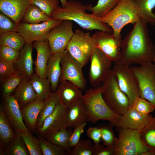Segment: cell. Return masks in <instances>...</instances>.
I'll return each instance as SVG.
<instances>
[{
    "instance_id": "f546056e",
    "label": "cell",
    "mask_w": 155,
    "mask_h": 155,
    "mask_svg": "<svg viewBox=\"0 0 155 155\" xmlns=\"http://www.w3.org/2000/svg\"><path fill=\"white\" fill-rule=\"evenodd\" d=\"M52 18L37 6L31 4L26 11L21 21L28 24H39Z\"/></svg>"
},
{
    "instance_id": "f907efd6",
    "label": "cell",
    "mask_w": 155,
    "mask_h": 155,
    "mask_svg": "<svg viewBox=\"0 0 155 155\" xmlns=\"http://www.w3.org/2000/svg\"><path fill=\"white\" fill-rule=\"evenodd\" d=\"M153 62H154L155 63V58H154V59Z\"/></svg>"
},
{
    "instance_id": "ab89813d",
    "label": "cell",
    "mask_w": 155,
    "mask_h": 155,
    "mask_svg": "<svg viewBox=\"0 0 155 155\" xmlns=\"http://www.w3.org/2000/svg\"><path fill=\"white\" fill-rule=\"evenodd\" d=\"M111 125H103L101 129V140L104 145L109 147H114L117 140L115 132Z\"/></svg>"
},
{
    "instance_id": "7dc6e473",
    "label": "cell",
    "mask_w": 155,
    "mask_h": 155,
    "mask_svg": "<svg viewBox=\"0 0 155 155\" xmlns=\"http://www.w3.org/2000/svg\"><path fill=\"white\" fill-rule=\"evenodd\" d=\"M88 137L94 142V145L100 144L101 140V129L100 127H90L87 131Z\"/></svg>"
},
{
    "instance_id": "cb8c5ba5",
    "label": "cell",
    "mask_w": 155,
    "mask_h": 155,
    "mask_svg": "<svg viewBox=\"0 0 155 155\" xmlns=\"http://www.w3.org/2000/svg\"><path fill=\"white\" fill-rule=\"evenodd\" d=\"M44 102V100L37 99L21 108L24 121L30 131L36 129L38 117Z\"/></svg>"
},
{
    "instance_id": "7a4b0ae2",
    "label": "cell",
    "mask_w": 155,
    "mask_h": 155,
    "mask_svg": "<svg viewBox=\"0 0 155 155\" xmlns=\"http://www.w3.org/2000/svg\"><path fill=\"white\" fill-rule=\"evenodd\" d=\"M86 6L78 1H67L63 7H59L51 18L61 20L74 22L83 29L106 31L113 33L112 28L103 22L100 18L86 12Z\"/></svg>"
},
{
    "instance_id": "d6986e66",
    "label": "cell",
    "mask_w": 155,
    "mask_h": 155,
    "mask_svg": "<svg viewBox=\"0 0 155 155\" xmlns=\"http://www.w3.org/2000/svg\"><path fill=\"white\" fill-rule=\"evenodd\" d=\"M32 44L26 43L20 51L19 57L14 63L15 68L24 79L30 80L34 73L32 51Z\"/></svg>"
},
{
    "instance_id": "4316f807",
    "label": "cell",
    "mask_w": 155,
    "mask_h": 155,
    "mask_svg": "<svg viewBox=\"0 0 155 155\" xmlns=\"http://www.w3.org/2000/svg\"><path fill=\"white\" fill-rule=\"evenodd\" d=\"M12 126L8 120L3 108L0 109V143L1 146L6 148L16 136Z\"/></svg>"
},
{
    "instance_id": "7c38bea8",
    "label": "cell",
    "mask_w": 155,
    "mask_h": 155,
    "mask_svg": "<svg viewBox=\"0 0 155 155\" xmlns=\"http://www.w3.org/2000/svg\"><path fill=\"white\" fill-rule=\"evenodd\" d=\"M89 78L94 88L100 86L111 69L112 61L99 49L96 48L90 59Z\"/></svg>"
},
{
    "instance_id": "e575fe53",
    "label": "cell",
    "mask_w": 155,
    "mask_h": 155,
    "mask_svg": "<svg viewBox=\"0 0 155 155\" xmlns=\"http://www.w3.org/2000/svg\"><path fill=\"white\" fill-rule=\"evenodd\" d=\"M3 154L8 155H30L23 139L17 134L6 147Z\"/></svg>"
},
{
    "instance_id": "603a6c76",
    "label": "cell",
    "mask_w": 155,
    "mask_h": 155,
    "mask_svg": "<svg viewBox=\"0 0 155 155\" xmlns=\"http://www.w3.org/2000/svg\"><path fill=\"white\" fill-rule=\"evenodd\" d=\"M66 120L69 128H75L88 121L82 98L67 107Z\"/></svg>"
},
{
    "instance_id": "7bdbcfd3",
    "label": "cell",
    "mask_w": 155,
    "mask_h": 155,
    "mask_svg": "<svg viewBox=\"0 0 155 155\" xmlns=\"http://www.w3.org/2000/svg\"><path fill=\"white\" fill-rule=\"evenodd\" d=\"M20 51L5 45H0V58L14 63L18 58Z\"/></svg>"
},
{
    "instance_id": "f6af8a7d",
    "label": "cell",
    "mask_w": 155,
    "mask_h": 155,
    "mask_svg": "<svg viewBox=\"0 0 155 155\" xmlns=\"http://www.w3.org/2000/svg\"><path fill=\"white\" fill-rule=\"evenodd\" d=\"M17 25L10 18L0 13V34L13 31Z\"/></svg>"
},
{
    "instance_id": "52a82bcc",
    "label": "cell",
    "mask_w": 155,
    "mask_h": 155,
    "mask_svg": "<svg viewBox=\"0 0 155 155\" xmlns=\"http://www.w3.org/2000/svg\"><path fill=\"white\" fill-rule=\"evenodd\" d=\"M96 48L89 32H84L81 30L76 29L66 50L83 67L90 60Z\"/></svg>"
},
{
    "instance_id": "9a60e30c",
    "label": "cell",
    "mask_w": 155,
    "mask_h": 155,
    "mask_svg": "<svg viewBox=\"0 0 155 155\" xmlns=\"http://www.w3.org/2000/svg\"><path fill=\"white\" fill-rule=\"evenodd\" d=\"M67 107L61 102L57 104L53 113L44 119L42 126L37 130L39 135L45 137L67 127Z\"/></svg>"
},
{
    "instance_id": "ac0fdd59",
    "label": "cell",
    "mask_w": 155,
    "mask_h": 155,
    "mask_svg": "<svg viewBox=\"0 0 155 155\" xmlns=\"http://www.w3.org/2000/svg\"><path fill=\"white\" fill-rule=\"evenodd\" d=\"M31 4L30 0H0V10L17 25Z\"/></svg>"
},
{
    "instance_id": "8d00e7d4",
    "label": "cell",
    "mask_w": 155,
    "mask_h": 155,
    "mask_svg": "<svg viewBox=\"0 0 155 155\" xmlns=\"http://www.w3.org/2000/svg\"><path fill=\"white\" fill-rule=\"evenodd\" d=\"M38 139L42 155H65L68 154L62 148L50 142L44 137L39 135Z\"/></svg>"
},
{
    "instance_id": "f35d334b",
    "label": "cell",
    "mask_w": 155,
    "mask_h": 155,
    "mask_svg": "<svg viewBox=\"0 0 155 155\" xmlns=\"http://www.w3.org/2000/svg\"><path fill=\"white\" fill-rule=\"evenodd\" d=\"M94 145L88 139H80L69 153L70 155H93Z\"/></svg>"
},
{
    "instance_id": "d6a6232c",
    "label": "cell",
    "mask_w": 155,
    "mask_h": 155,
    "mask_svg": "<svg viewBox=\"0 0 155 155\" xmlns=\"http://www.w3.org/2000/svg\"><path fill=\"white\" fill-rule=\"evenodd\" d=\"M121 0H98L94 6L91 4L86 5L87 10L91 12L95 16L101 18L113 9Z\"/></svg>"
},
{
    "instance_id": "74e56055",
    "label": "cell",
    "mask_w": 155,
    "mask_h": 155,
    "mask_svg": "<svg viewBox=\"0 0 155 155\" xmlns=\"http://www.w3.org/2000/svg\"><path fill=\"white\" fill-rule=\"evenodd\" d=\"M23 79L20 74L17 71L4 80L2 85L3 98L11 95Z\"/></svg>"
},
{
    "instance_id": "e0dca14e",
    "label": "cell",
    "mask_w": 155,
    "mask_h": 155,
    "mask_svg": "<svg viewBox=\"0 0 155 155\" xmlns=\"http://www.w3.org/2000/svg\"><path fill=\"white\" fill-rule=\"evenodd\" d=\"M3 109L5 115L15 131H22L31 134L24 121L21 108L13 95L4 98Z\"/></svg>"
},
{
    "instance_id": "3957f363",
    "label": "cell",
    "mask_w": 155,
    "mask_h": 155,
    "mask_svg": "<svg viewBox=\"0 0 155 155\" xmlns=\"http://www.w3.org/2000/svg\"><path fill=\"white\" fill-rule=\"evenodd\" d=\"M139 12V9L133 0H121L113 9L100 19L112 28L114 36L121 45L122 29L126 25L134 24L140 19Z\"/></svg>"
},
{
    "instance_id": "816d5d0a",
    "label": "cell",
    "mask_w": 155,
    "mask_h": 155,
    "mask_svg": "<svg viewBox=\"0 0 155 155\" xmlns=\"http://www.w3.org/2000/svg\"><path fill=\"white\" fill-rule=\"evenodd\" d=\"M154 64V66L155 67V64Z\"/></svg>"
},
{
    "instance_id": "6da1fadb",
    "label": "cell",
    "mask_w": 155,
    "mask_h": 155,
    "mask_svg": "<svg viewBox=\"0 0 155 155\" xmlns=\"http://www.w3.org/2000/svg\"><path fill=\"white\" fill-rule=\"evenodd\" d=\"M147 24L140 18L134 24L132 30L122 40L117 63L130 66L152 62L155 58V46L150 37Z\"/></svg>"
},
{
    "instance_id": "60d3db41",
    "label": "cell",
    "mask_w": 155,
    "mask_h": 155,
    "mask_svg": "<svg viewBox=\"0 0 155 155\" xmlns=\"http://www.w3.org/2000/svg\"><path fill=\"white\" fill-rule=\"evenodd\" d=\"M31 3L39 8L46 15L51 17L54 11L59 6L58 0H30Z\"/></svg>"
},
{
    "instance_id": "9c48e42d",
    "label": "cell",
    "mask_w": 155,
    "mask_h": 155,
    "mask_svg": "<svg viewBox=\"0 0 155 155\" xmlns=\"http://www.w3.org/2000/svg\"><path fill=\"white\" fill-rule=\"evenodd\" d=\"M137 79L140 97L155 106V67L152 62L130 66Z\"/></svg>"
},
{
    "instance_id": "44dd1931",
    "label": "cell",
    "mask_w": 155,
    "mask_h": 155,
    "mask_svg": "<svg viewBox=\"0 0 155 155\" xmlns=\"http://www.w3.org/2000/svg\"><path fill=\"white\" fill-rule=\"evenodd\" d=\"M82 90L73 83L66 80L59 82L56 91L59 96L61 102L67 107L82 98Z\"/></svg>"
},
{
    "instance_id": "d590c367",
    "label": "cell",
    "mask_w": 155,
    "mask_h": 155,
    "mask_svg": "<svg viewBox=\"0 0 155 155\" xmlns=\"http://www.w3.org/2000/svg\"><path fill=\"white\" fill-rule=\"evenodd\" d=\"M16 134L23 139L30 155H42L38 139L24 131H15Z\"/></svg>"
},
{
    "instance_id": "d4e9b609",
    "label": "cell",
    "mask_w": 155,
    "mask_h": 155,
    "mask_svg": "<svg viewBox=\"0 0 155 155\" xmlns=\"http://www.w3.org/2000/svg\"><path fill=\"white\" fill-rule=\"evenodd\" d=\"M21 108L37 99L36 92L30 80L23 79L14 90L13 95Z\"/></svg>"
},
{
    "instance_id": "836d02e7",
    "label": "cell",
    "mask_w": 155,
    "mask_h": 155,
    "mask_svg": "<svg viewBox=\"0 0 155 155\" xmlns=\"http://www.w3.org/2000/svg\"><path fill=\"white\" fill-rule=\"evenodd\" d=\"M144 145L155 155V117L147 127L141 132Z\"/></svg>"
},
{
    "instance_id": "5bb4252c",
    "label": "cell",
    "mask_w": 155,
    "mask_h": 155,
    "mask_svg": "<svg viewBox=\"0 0 155 155\" xmlns=\"http://www.w3.org/2000/svg\"><path fill=\"white\" fill-rule=\"evenodd\" d=\"M99 31H96L92 36L96 48L104 53L112 62H118L120 58L121 45L113 33Z\"/></svg>"
},
{
    "instance_id": "b9f144b4",
    "label": "cell",
    "mask_w": 155,
    "mask_h": 155,
    "mask_svg": "<svg viewBox=\"0 0 155 155\" xmlns=\"http://www.w3.org/2000/svg\"><path fill=\"white\" fill-rule=\"evenodd\" d=\"M131 106L138 112L143 115L150 114L153 112L155 108L154 104L140 97L136 98Z\"/></svg>"
},
{
    "instance_id": "c3c4849f",
    "label": "cell",
    "mask_w": 155,
    "mask_h": 155,
    "mask_svg": "<svg viewBox=\"0 0 155 155\" xmlns=\"http://www.w3.org/2000/svg\"><path fill=\"white\" fill-rule=\"evenodd\" d=\"M93 155H115L114 147L100 144L94 145Z\"/></svg>"
},
{
    "instance_id": "7402d4cb",
    "label": "cell",
    "mask_w": 155,
    "mask_h": 155,
    "mask_svg": "<svg viewBox=\"0 0 155 155\" xmlns=\"http://www.w3.org/2000/svg\"><path fill=\"white\" fill-rule=\"evenodd\" d=\"M66 51L51 55L47 65L46 75L50 82L52 92L56 91L60 82L61 73V61Z\"/></svg>"
},
{
    "instance_id": "f1b7e54d",
    "label": "cell",
    "mask_w": 155,
    "mask_h": 155,
    "mask_svg": "<svg viewBox=\"0 0 155 155\" xmlns=\"http://www.w3.org/2000/svg\"><path fill=\"white\" fill-rule=\"evenodd\" d=\"M139 10V16L151 25H155V0H133Z\"/></svg>"
},
{
    "instance_id": "681fc988",
    "label": "cell",
    "mask_w": 155,
    "mask_h": 155,
    "mask_svg": "<svg viewBox=\"0 0 155 155\" xmlns=\"http://www.w3.org/2000/svg\"><path fill=\"white\" fill-rule=\"evenodd\" d=\"M60 1H61L62 7H63L65 5L67 0H60Z\"/></svg>"
},
{
    "instance_id": "1f68e13d",
    "label": "cell",
    "mask_w": 155,
    "mask_h": 155,
    "mask_svg": "<svg viewBox=\"0 0 155 155\" xmlns=\"http://www.w3.org/2000/svg\"><path fill=\"white\" fill-rule=\"evenodd\" d=\"M0 45H5L20 51L26 42L18 32L12 31L0 34Z\"/></svg>"
},
{
    "instance_id": "ee69618b",
    "label": "cell",
    "mask_w": 155,
    "mask_h": 155,
    "mask_svg": "<svg viewBox=\"0 0 155 155\" xmlns=\"http://www.w3.org/2000/svg\"><path fill=\"white\" fill-rule=\"evenodd\" d=\"M16 71L13 63L0 58V77L2 80Z\"/></svg>"
},
{
    "instance_id": "8992f818",
    "label": "cell",
    "mask_w": 155,
    "mask_h": 155,
    "mask_svg": "<svg viewBox=\"0 0 155 155\" xmlns=\"http://www.w3.org/2000/svg\"><path fill=\"white\" fill-rule=\"evenodd\" d=\"M102 86V96L108 106L115 114L120 116L124 114L130 107L129 100L119 87L112 69Z\"/></svg>"
},
{
    "instance_id": "83f0119b",
    "label": "cell",
    "mask_w": 155,
    "mask_h": 155,
    "mask_svg": "<svg viewBox=\"0 0 155 155\" xmlns=\"http://www.w3.org/2000/svg\"><path fill=\"white\" fill-rule=\"evenodd\" d=\"M30 81L38 99L44 100L52 92L50 82L47 78H41L34 73Z\"/></svg>"
},
{
    "instance_id": "4dcf8cb0",
    "label": "cell",
    "mask_w": 155,
    "mask_h": 155,
    "mask_svg": "<svg viewBox=\"0 0 155 155\" xmlns=\"http://www.w3.org/2000/svg\"><path fill=\"white\" fill-rule=\"evenodd\" d=\"M73 131L71 129L65 128L45 138L50 142L59 146L69 153L71 151L69 138Z\"/></svg>"
},
{
    "instance_id": "30bf717a",
    "label": "cell",
    "mask_w": 155,
    "mask_h": 155,
    "mask_svg": "<svg viewBox=\"0 0 155 155\" xmlns=\"http://www.w3.org/2000/svg\"><path fill=\"white\" fill-rule=\"evenodd\" d=\"M62 20L51 18L39 24H31L21 21L13 31L17 32L24 39L26 43L46 40L50 31Z\"/></svg>"
},
{
    "instance_id": "ba28073f",
    "label": "cell",
    "mask_w": 155,
    "mask_h": 155,
    "mask_svg": "<svg viewBox=\"0 0 155 155\" xmlns=\"http://www.w3.org/2000/svg\"><path fill=\"white\" fill-rule=\"evenodd\" d=\"M112 70L119 87L129 99L130 107L135 99L140 97V88L137 78L130 66L115 63Z\"/></svg>"
},
{
    "instance_id": "8fae6325",
    "label": "cell",
    "mask_w": 155,
    "mask_h": 155,
    "mask_svg": "<svg viewBox=\"0 0 155 155\" xmlns=\"http://www.w3.org/2000/svg\"><path fill=\"white\" fill-rule=\"evenodd\" d=\"M72 21L63 20L53 28L48 34L46 40L51 55L66 50L74 34Z\"/></svg>"
},
{
    "instance_id": "4fadbf2b",
    "label": "cell",
    "mask_w": 155,
    "mask_h": 155,
    "mask_svg": "<svg viewBox=\"0 0 155 155\" xmlns=\"http://www.w3.org/2000/svg\"><path fill=\"white\" fill-rule=\"evenodd\" d=\"M61 73L60 82L69 81L82 90L86 86V82L81 64L73 58L66 50L61 61Z\"/></svg>"
},
{
    "instance_id": "277c9868",
    "label": "cell",
    "mask_w": 155,
    "mask_h": 155,
    "mask_svg": "<svg viewBox=\"0 0 155 155\" xmlns=\"http://www.w3.org/2000/svg\"><path fill=\"white\" fill-rule=\"evenodd\" d=\"M102 85L91 88L83 95L88 121L94 123L99 120H105L115 126L121 116L115 113L108 106L102 97Z\"/></svg>"
},
{
    "instance_id": "2e32d148",
    "label": "cell",
    "mask_w": 155,
    "mask_h": 155,
    "mask_svg": "<svg viewBox=\"0 0 155 155\" xmlns=\"http://www.w3.org/2000/svg\"><path fill=\"white\" fill-rule=\"evenodd\" d=\"M153 117L150 114H142L131 106L124 114L120 116L115 126L141 131L147 127Z\"/></svg>"
},
{
    "instance_id": "ffe728a7",
    "label": "cell",
    "mask_w": 155,
    "mask_h": 155,
    "mask_svg": "<svg viewBox=\"0 0 155 155\" xmlns=\"http://www.w3.org/2000/svg\"><path fill=\"white\" fill-rule=\"evenodd\" d=\"M33 47L36 51V57L35 62V73L43 78H47L46 67L51 55L48 41H34Z\"/></svg>"
},
{
    "instance_id": "bcb514c9",
    "label": "cell",
    "mask_w": 155,
    "mask_h": 155,
    "mask_svg": "<svg viewBox=\"0 0 155 155\" xmlns=\"http://www.w3.org/2000/svg\"><path fill=\"white\" fill-rule=\"evenodd\" d=\"M86 124V123H83L75 127L73 131L69 138L70 148L74 147L80 140L81 136L84 131V128Z\"/></svg>"
},
{
    "instance_id": "5b68a950",
    "label": "cell",
    "mask_w": 155,
    "mask_h": 155,
    "mask_svg": "<svg viewBox=\"0 0 155 155\" xmlns=\"http://www.w3.org/2000/svg\"><path fill=\"white\" fill-rule=\"evenodd\" d=\"M118 133L115 155H154L143 143L140 131L116 127Z\"/></svg>"
},
{
    "instance_id": "484cf974",
    "label": "cell",
    "mask_w": 155,
    "mask_h": 155,
    "mask_svg": "<svg viewBox=\"0 0 155 155\" xmlns=\"http://www.w3.org/2000/svg\"><path fill=\"white\" fill-rule=\"evenodd\" d=\"M61 102L59 96L56 92H52L44 100L38 115L36 126L37 130L42 126L44 119L54 111L56 105Z\"/></svg>"
}]
</instances>
